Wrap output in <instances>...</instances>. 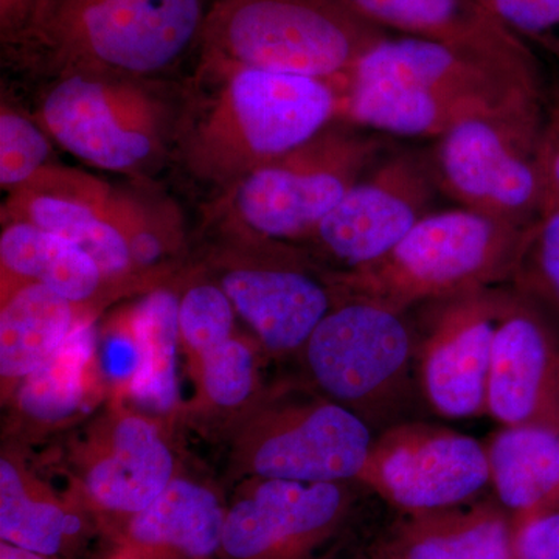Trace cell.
<instances>
[{"instance_id": "obj_38", "label": "cell", "mask_w": 559, "mask_h": 559, "mask_svg": "<svg viewBox=\"0 0 559 559\" xmlns=\"http://www.w3.org/2000/svg\"><path fill=\"white\" fill-rule=\"evenodd\" d=\"M390 559H400V558H395V557H392V555H390Z\"/></svg>"}, {"instance_id": "obj_17", "label": "cell", "mask_w": 559, "mask_h": 559, "mask_svg": "<svg viewBox=\"0 0 559 559\" xmlns=\"http://www.w3.org/2000/svg\"><path fill=\"white\" fill-rule=\"evenodd\" d=\"M487 414L507 428L559 430V336L514 289L492 344Z\"/></svg>"}, {"instance_id": "obj_12", "label": "cell", "mask_w": 559, "mask_h": 559, "mask_svg": "<svg viewBox=\"0 0 559 559\" xmlns=\"http://www.w3.org/2000/svg\"><path fill=\"white\" fill-rule=\"evenodd\" d=\"M437 193L429 153L390 150L301 241L326 274H345L380 260L432 213Z\"/></svg>"}, {"instance_id": "obj_33", "label": "cell", "mask_w": 559, "mask_h": 559, "mask_svg": "<svg viewBox=\"0 0 559 559\" xmlns=\"http://www.w3.org/2000/svg\"><path fill=\"white\" fill-rule=\"evenodd\" d=\"M543 215L559 210V83L547 92L538 146Z\"/></svg>"}, {"instance_id": "obj_14", "label": "cell", "mask_w": 559, "mask_h": 559, "mask_svg": "<svg viewBox=\"0 0 559 559\" xmlns=\"http://www.w3.org/2000/svg\"><path fill=\"white\" fill-rule=\"evenodd\" d=\"M358 484L406 513L450 509L491 484L487 448L444 426L399 423L374 437Z\"/></svg>"}, {"instance_id": "obj_34", "label": "cell", "mask_w": 559, "mask_h": 559, "mask_svg": "<svg viewBox=\"0 0 559 559\" xmlns=\"http://www.w3.org/2000/svg\"><path fill=\"white\" fill-rule=\"evenodd\" d=\"M57 0H0V32L7 43L24 46L49 17Z\"/></svg>"}, {"instance_id": "obj_6", "label": "cell", "mask_w": 559, "mask_h": 559, "mask_svg": "<svg viewBox=\"0 0 559 559\" xmlns=\"http://www.w3.org/2000/svg\"><path fill=\"white\" fill-rule=\"evenodd\" d=\"M390 150L388 139L340 117L238 180L223 210L240 238L300 245Z\"/></svg>"}, {"instance_id": "obj_5", "label": "cell", "mask_w": 559, "mask_h": 559, "mask_svg": "<svg viewBox=\"0 0 559 559\" xmlns=\"http://www.w3.org/2000/svg\"><path fill=\"white\" fill-rule=\"evenodd\" d=\"M388 38L341 0H216L202 33V62L314 79H345Z\"/></svg>"}, {"instance_id": "obj_26", "label": "cell", "mask_w": 559, "mask_h": 559, "mask_svg": "<svg viewBox=\"0 0 559 559\" xmlns=\"http://www.w3.org/2000/svg\"><path fill=\"white\" fill-rule=\"evenodd\" d=\"M128 331L135 364L130 390L148 409L168 412L178 401L179 296L157 288L132 308Z\"/></svg>"}, {"instance_id": "obj_24", "label": "cell", "mask_w": 559, "mask_h": 559, "mask_svg": "<svg viewBox=\"0 0 559 559\" xmlns=\"http://www.w3.org/2000/svg\"><path fill=\"white\" fill-rule=\"evenodd\" d=\"M463 506L409 513L393 532L389 555L400 559H514L510 514L491 503Z\"/></svg>"}, {"instance_id": "obj_18", "label": "cell", "mask_w": 559, "mask_h": 559, "mask_svg": "<svg viewBox=\"0 0 559 559\" xmlns=\"http://www.w3.org/2000/svg\"><path fill=\"white\" fill-rule=\"evenodd\" d=\"M175 477V457L157 426L140 414H119L84 460L83 503L109 533L146 509Z\"/></svg>"}, {"instance_id": "obj_28", "label": "cell", "mask_w": 559, "mask_h": 559, "mask_svg": "<svg viewBox=\"0 0 559 559\" xmlns=\"http://www.w3.org/2000/svg\"><path fill=\"white\" fill-rule=\"evenodd\" d=\"M509 285L549 320L559 336V210L530 227Z\"/></svg>"}, {"instance_id": "obj_31", "label": "cell", "mask_w": 559, "mask_h": 559, "mask_svg": "<svg viewBox=\"0 0 559 559\" xmlns=\"http://www.w3.org/2000/svg\"><path fill=\"white\" fill-rule=\"evenodd\" d=\"M51 139L38 120L2 102L0 109V186L13 193L49 167Z\"/></svg>"}, {"instance_id": "obj_20", "label": "cell", "mask_w": 559, "mask_h": 559, "mask_svg": "<svg viewBox=\"0 0 559 559\" xmlns=\"http://www.w3.org/2000/svg\"><path fill=\"white\" fill-rule=\"evenodd\" d=\"M378 27L439 40L506 60H530L532 51L480 0H341Z\"/></svg>"}, {"instance_id": "obj_11", "label": "cell", "mask_w": 559, "mask_h": 559, "mask_svg": "<svg viewBox=\"0 0 559 559\" xmlns=\"http://www.w3.org/2000/svg\"><path fill=\"white\" fill-rule=\"evenodd\" d=\"M215 261V280L235 311L272 355L300 353L336 290L297 246L240 238Z\"/></svg>"}, {"instance_id": "obj_8", "label": "cell", "mask_w": 559, "mask_h": 559, "mask_svg": "<svg viewBox=\"0 0 559 559\" xmlns=\"http://www.w3.org/2000/svg\"><path fill=\"white\" fill-rule=\"evenodd\" d=\"M300 355L320 395L371 428L393 418L409 396L415 331L404 312L336 293Z\"/></svg>"}, {"instance_id": "obj_27", "label": "cell", "mask_w": 559, "mask_h": 559, "mask_svg": "<svg viewBox=\"0 0 559 559\" xmlns=\"http://www.w3.org/2000/svg\"><path fill=\"white\" fill-rule=\"evenodd\" d=\"M94 355V333L84 319L47 362L17 385L11 399L35 423L66 421L81 409Z\"/></svg>"}, {"instance_id": "obj_1", "label": "cell", "mask_w": 559, "mask_h": 559, "mask_svg": "<svg viewBox=\"0 0 559 559\" xmlns=\"http://www.w3.org/2000/svg\"><path fill=\"white\" fill-rule=\"evenodd\" d=\"M538 64L401 36L371 47L345 84L342 119L399 138H436L460 121L546 106Z\"/></svg>"}, {"instance_id": "obj_32", "label": "cell", "mask_w": 559, "mask_h": 559, "mask_svg": "<svg viewBox=\"0 0 559 559\" xmlns=\"http://www.w3.org/2000/svg\"><path fill=\"white\" fill-rule=\"evenodd\" d=\"M513 35L559 60V0H480Z\"/></svg>"}, {"instance_id": "obj_23", "label": "cell", "mask_w": 559, "mask_h": 559, "mask_svg": "<svg viewBox=\"0 0 559 559\" xmlns=\"http://www.w3.org/2000/svg\"><path fill=\"white\" fill-rule=\"evenodd\" d=\"M485 448L489 479L514 528L559 511V430L503 426Z\"/></svg>"}, {"instance_id": "obj_2", "label": "cell", "mask_w": 559, "mask_h": 559, "mask_svg": "<svg viewBox=\"0 0 559 559\" xmlns=\"http://www.w3.org/2000/svg\"><path fill=\"white\" fill-rule=\"evenodd\" d=\"M176 140L191 176L229 190L340 119L336 81L201 62Z\"/></svg>"}, {"instance_id": "obj_37", "label": "cell", "mask_w": 559, "mask_h": 559, "mask_svg": "<svg viewBox=\"0 0 559 559\" xmlns=\"http://www.w3.org/2000/svg\"><path fill=\"white\" fill-rule=\"evenodd\" d=\"M109 559H164L160 557H156V555H151L148 551H143L139 549H134V547L128 546H119L116 554L112 555Z\"/></svg>"}, {"instance_id": "obj_7", "label": "cell", "mask_w": 559, "mask_h": 559, "mask_svg": "<svg viewBox=\"0 0 559 559\" xmlns=\"http://www.w3.org/2000/svg\"><path fill=\"white\" fill-rule=\"evenodd\" d=\"M153 80L75 72L55 79L36 120L53 142L91 167L139 173L176 138L179 114Z\"/></svg>"}, {"instance_id": "obj_35", "label": "cell", "mask_w": 559, "mask_h": 559, "mask_svg": "<svg viewBox=\"0 0 559 559\" xmlns=\"http://www.w3.org/2000/svg\"><path fill=\"white\" fill-rule=\"evenodd\" d=\"M514 559H559V511L514 528Z\"/></svg>"}, {"instance_id": "obj_21", "label": "cell", "mask_w": 559, "mask_h": 559, "mask_svg": "<svg viewBox=\"0 0 559 559\" xmlns=\"http://www.w3.org/2000/svg\"><path fill=\"white\" fill-rule=\"evenodd\" d=\"M0 271L2 296L35 283L90 310L112 286L90 253L24 221H3Z\"/></svg>"}, {"instance_id": "obj_15", "label": "cell", "mask_w": 559, "mask_h": 559, "mask_svg": "<svg viewBox=\"0 0 559 559\" xmlns=\"http://www.w3.org/2000/svg\"><path fill=\"white\" fill-rule=\"evenodd\" d=\"M348 484L261 479L227 506L221 559H307L352 510Z\"/></svg>"}, {"instance_id": "obj_36", "label": "cell", "mask_w": 559, "mask_h": 559, "mask_svg": "<svg viewBox=\"0 0 559 559\" xmlns=\"http://www.w3.org/2000/svg\"><path fill=\"white\" fill-rule=\"evenodd\" d=\"M0 559H47L35 551L22 549L13 544L0 540Z\"/></svg>"}, {"instance_id": "obj_4", "label": "cell", "mask_w": 559, "mask_h": 559, "mask_svg": "<svg viewBox=\"0 0 559 559\" xmlns=\"http://www.w3.org/2000/svg\"><path fill=\"white\" fill-rule=\"evenodd\" d=\"M205 0H57L24 46L55 76L92 72L153 80L201 46Z\"/></svg>"}, {"instance_id": "obj_3", "label": "cell", "mask_w": 559, "mask_h": 559, "mask_svg": "<svg viewBox=\"0 0 559 559\" xmlns=\"http://www.w3.org/2000/svg\"><path fill=\"white\" fill-rule=\"evenodd\" d=\"M528 230L468 209L433 210L380 260L326 275L336 293L406 314L471 290L509 285Z\"/></svg>"}, {"instance_id": "obj_13", "label": "cell", "mask_w": 559, "mask_h": 559, "mask_svg": "<svg viewBox=\"0 0 559 559\" xmlns=\"http://www.w3.org/2000/svg\"><path fill=\"white\" fill-rule=\"evenodd\" d=\"M511 296L510 285H496L423 307L428 311L419 337L415 334V369L436 414L447 418L487 414L492 344Z\"/></svg>"}, {"instance_id": "obj_16", "label": "cell", "mask_w": 559, "mask_h": 559, "mask_svg": "<svg viewBox=\"0 0 559 559\" xmlns=\"http://www.w3.org/2000/svg\"><path fill=\"white\" fill-rule=\"evenodd\" d=\"M2 221L35 224L73 242L97 261L112 286L131 285L138 275L127 235V197L84 173L49 165L10 193Z\"/></svg>"}, {"instance_id": "obj_10", "label": "cell", "mask_w": 559, "mask_h": 559, "mask_svg": "<svg viewBox=\"0 0 559 559\" xmlns=\"http://www.w3.org/2000/svg\"><path fill=\"white\" fill-rule=\"evenodd\" d=\"M373 440L362 418L326 396L280 392L249 407L235 451L253 477L349 484L358 481Z\"/></svg>"}, {"instance_id": "obj_22", "label": "cell", "mask_w": 559, "mask_h": 559, "mask_svg": "<svg viewBox=\"0 0 559 559\" xmlns=\"http://www.w3.org/2000/svg\"><path fill=\"white\" fill-rule=\"evenodd\" d=\"M90 308L79 307L47 288L20 286L2 296L0 308V380L10 400L17 385L64 344Z\"/></svg>"}, {"instance_id": "obj_25", "label": "cell", "mask_w": 559, "mask_h": 559, "mask_svg": "<svg viewBox=\"0 0 559 559\" xmlns=\"http://www.w3.org/2000/svg\"><path fill=\"white\" fill-rule=\"evenodd\" d=\"M84 509L62 502L10 457L0 460V539L5 543L47 559L66 557L83 538Z\"/></svg>"}, {"instance_id": "obj_29", "label": "cell", "mask_w": 559, "mask_h": 559, "mask_svg": "<svg viewBox=\"0 0 559 559\" xmlns=\"http://www.w3.org/2000/svg\"><path fill=\"white\" fill-rule=\"evenodd\" d=\"M201 399L218 411H238L255 403L257 358L248 341L234 336L194 360Z\"/></svg>"}, {"instance_id": "obj_9", "label": "cell", "mask_w": 559, "mask_h": 559, "mask_svg": "<svg viewBox=\"0 0 559 559\" xmlns=\"http://www.w3.org/2000/svg\"><path fill=\"white\" fill-rule=\"evenodd\" d=\"M544 109L460 121L429 153L440 193L460 207L527 230L543 216L538 165Z\"/></svg>"}, {"instance_id": "obj_30", "label": "cell", "mask_w": 559, "mask_h": 559, "mask_svg": "<svg viewBox=\"0 0 559 559\" xmlns=\"http://www.w3.org/2000/svg\"><path fill=\"white\" fill-rule=\"evenodd\" d=\"M234 305L215 280L193 282L179 296L180 344L200 359L235 336Z\"/></svg>"}, {"instance_id": "obj_19", "label": "cell", "mask_w": 559, "mask_h": 559, "mask_svg": "<svg viewBox=\"0 0 559 559\" xmlns=\"http://www.w3.org/2000/svg\"><path fill=\"white\" fill-rule=\"evenodd\" d=\"M227 506L215 489L176 476L146 509L110 530L119 546L164 559H221Z\"/></svg>"}]
</instances>
